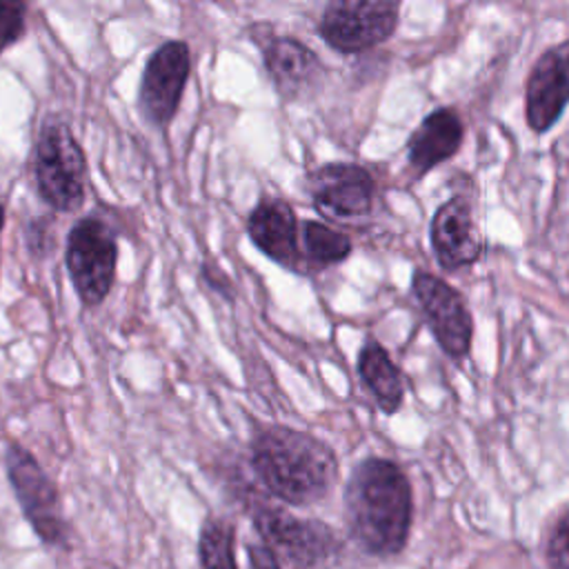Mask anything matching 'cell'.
<instances>
[{
	"mask_svg": "<svg viewBox=\"0 0 569 569\" xmlns=\"http://www.w3.org/2000/svg\"><path fill=\"white\" fill-rule=\"evenodd\" d=\"M569 104V38L545 49L525 87V116L536 133L549 131Z\"/></svg>",
	"mask_w": 569,
	"mask_h": 569,
	"instance_id": "30bf717a",
	"label": "cell"
},
{
	"mask_svg": "<svg viewBox=\"0 0 569 569\" xmlns=\"http://www.w3.org/2000/svg\"><path fill=\"white\" fill-rule=\"evenodd\" d=\"M4 465L22 513L31 522L33 531L47 545H62L67 527L60 513L58 491L38 460L22 445L11 442L4 451Z\"/></svg>",
	"mask_w": 569,
	"mask_h": 569,
	"instance_id": "52a82bcc",
	"label": "cell"
},
{
	"mask_svg": "<svg viewBox=\"0 0 569 569\" xmlns=\"http://www.w3.org/2000/svg\"><path fill=\"white\" fill-rule=\"evenodd\" d=\"M202 278L207 280V284L211 287V289H216L218 293H222V296H231V280L222 273V269H218L216 264H209V262H204L202 264Z\"/></svg>",
	"mask_w": 569,
	"mask_h": 569,
	"instance_id": "44dd1931",
	"label": "cell"
},
{
	"mask_svg": "<svg viewBox=\"0 0 569 569\" xmlns=\"http://www.w3.org/2000/svg\"><path fill=\"white\" fill-rule=\"evenodd\" d=\"M64 262L71 284L84 307H98L113 287L118 242L98 216L80 218L67 236Z\"/></svg>",
	"mask_w": 569,
	"mask_h": 569,
	"instance_id": "5b68a950",
	"label": "cell"
},
{
	"mask_svg": "<svg viewBox=\"0 0 569 569\" xmlns=\"http://www.w3.org/2000/svg\"><path fill=\"white\" fill-rule=\"evenodd\" d=\"M300 240H302V260L309 269H322L342 262L351 253L349 236L327 227L318 220L300 222Z\"/></svg>",
	"mask_w": 569,
	"mask_h": 569,
	"instance_id": "e0dca14e",
	"label": "cell"
},
{
	"mask_svg": "<svg viewBox=\"0 0 569 569\" xmlns=\"http://www.w3.org/2000/svg\"><path fill=\"white\" fill-rule=\"evenodd\" d=\"M4 218H7V213H4V207L0 204V233H2V227H4Z\"/></svg>",
	"mask_w": 569,
	"mask_h": 569,
	"instance_id": "603a6c76",
	"label": "cell"
},
{
	"mask_svg": "<svg viewBox=\"0 0 569 569\" xmlns=\"http://www.w3.org/2000/svg\"><path fill=\"white\" fill-rule=\"evenodd\" d=\"M542 553L547 569H569V509L549 525Z\"/></svg>",
	"mask_w": 569,
	"mask_h": 569,
	"instance_id": "d6986e66",
	"label": "cell"
},
{
	"mask_svg": "<svg viewBox=\"0 0 569 569\" xmlns=\"http://www.w3.org/2000/svg\"><path fill=\"white\" fill-rule=\"evenodd\" d=\"M462 136L465 129L456 109L440 107L431 111L407 140V156L413 173L425 176L429 169L451 158L460 149Z\"/></svg>",
	"mask_w": 569,
	"mask_h": 569,
	"instance_id": "9a60e30c",
	"label": "cell"
},
{
	"mask_svg": "<svg viewBox=\"0 0 569 569\" xmlns=\"http://www.w3.org/2000/svg\"><path fill=\"white\" fill-rule=\"evenodd\" d=\"M398 2L340 0L329 2L318 22L322 40L340 53H360L385 40L398 27Z\"/></svg>",
	"mask_w": 569,
	"mask_h": 569,
	"instance_id": "8992f818",
	"label": "cell"
},
{
	"mask_svg": "<svg viewBox=\"0 0 569 569\" xmlns=\"http://www.w3.org/2000/svg\"><path fill=\"white\" fill-rule=\"evenodd\" d=\"M316 209L331 218H358L371 211L376 182L360 164L329 162L307 176Z\"/></svg>",
	"mask_w": 569,
	"mask_h": 569,
	"instance_id": "8fae6325",
	"label": "cell"
},
{
	"mask_svg": "<svg viewBox=\"0 0 569 569\" xmlns=\"http://www.w3.org/2000/svg\"><path fill=\"white\" fill-rule=\"evenodd\" d=\"M87 158L71 127L58 116L44 118L33 151L36 189L44 204L73 213L87 198Z\"/></svg>",
	"mask_w": 569,
	"mask_h": 569,
	"instance_id": "3957f363",
	"label": "cell"
},
{
	"mask_svg": "<svg viewBox=\"0 0 569 569\" xmlns=\"http://www.w3.org/2000/svg\"><path fill=\"white\" fill-rule=\"evenodd\" d=\"M413 520V493L405 471L387 458L360 460L345 487V522L351 540L369 556L389 558L405 549Z\"/></svg>",
	"mask_w": 569,
	"mask_h": 569,
	"instance_id": "6da1fadb",
	"label": "cell"
},
{
	"mask_svg": "<svg viewBox=\"0 0 569 569\" xmlns=\"http://www.w3.org/2000/svg\"><path fill=\"white\" fill-rule=\"evenodd\" d=\"M247 233L251 242L273 262L284 269L302 271V249L298 247V218L287 200L267 196L247 218Z\"/></svg>",
	"mask_w": 569,
	"mask_h": 569,
	"instance_id": "4fadbf2b",
	"label": "cell"
},
{
	"mask_svg": "<svg viewBox=\"0 0 569 569\" xmlns=\"http://www.w3.org/2000/svg\"><path fill=\"white\" fill-rule=\"evenodd\" d=\"M189 73L191 51L182 40H167L147 58L138 89V107L153 127L164 129L173 120Z\"/></svg>",
	"mask_w": 569,
	"mask_h": 569,
	"instance_id": "ba28073f",
	"label": "cell"
},
{
	"mask_svg": "<svg viewBox=\"0 0 569 569\" xmlns=\"http://www.w3.org/2000/svg\"><path fill=\"white\" fill-rule=\"evenodd\" d=\"M431 247L445 271L473 264L485 249V238L473 220L467 198L453 196L442 202L431 218Z\"/></svg>",
	"mask_w": 569,
	"mask_h": 569,
	"instance_id": "7c38bea8",
	"label": "cell"
},
{
	"mask_svg": "<svg viewBox=\"0 0 569 569\" xmlns=\"http://www.w3.org/2000/svg\"><path fill=\"white\" fill-rule=\"evenodd\" d=\"M27 29V4L0 0V53L16 44Z\"/></svg>",
	"mask_w": 569,
	"mask_h": 569,
	"instance_id": "ffe728a7",
	"label": "cell"
},
{
	"mask_svg": "<svg viewBox=\"0 0 569 569\" xmlns=\"http://www.w3.org/2000/svg\"><path fill=\"white\" fill-rule=\"evenodd\" d=\"M198 556L202 569H238L233 525L224 518H207L198 538Z\"/></svg>",
	"mask_w": 569,
	"mask_h": 569,
	"instance_id": "ac0fdd59",
	"label": "cell"
},
{
	"mask_svg": "<svg viewBox=\"0 0 569 569\" xmlns=\"http://www.w3.org/2000/svg\"><path fill=\"white\" fill-rule=\"evenodd\" d=\"M358 371L378 407L385 413H396L402 405V378L387 349L376 340H369L358 356Z\"/></svg>",
	"mask_w": 569,
	"mask_h": 569,
	"instance_id": "2e32d148",
	"label": "cell"
},
{
	"mask_svg": "<svg viewBox=\"0 0 569 569\" xmlns=\"http://www.w3.org/2000/svg\"><path fill=\"white\" fill-rule=\"evenodd\" d=\"M411 291L440 349L453 360L467 358L473 336V320L462 296L442 278L427 271H416L411 276Z\"/></svg>",
	"mask_w": 569,
	"mask_h": 569,
	"instance_id": "9c48e42d",
	"label": "cell"
},
{
	"mask_svg": "<svg viewBox=\"0 0 569 569\" xmlns=\"http://www.w3.org/2000/svg\"><path fill=\"white\" fill-rule=\"evenodd\" d=\"M249 565L251 569H280V565L262 542L249 547Z\"/></svg>",
	"mask_w": 569,
	"mask_h": 569,
	"instance_id": "7402d4cb",
	"label": "cell"
},
{
	"mask_svg": "<svg viewBox=\"0 0 569 569\" xmlns=\"http://www.w3.org/2000/svg\"><path fill=\"white\" fill-rule=\"evenodd\" d=\"M251 467L269 493L293 507L322 500L340 473L327 442L291 427L260 429L251 440Z\"/></svg>",
	"mask_w": 569,
	"mask_h": 569,
	"instance_id": "7a4b0ae2",
	"label": "cell"
},
{
	"mask_svg": "<svg viewBox=\"0 0 569 569\" xmlns=\"http://www.w3.org/2000/svg\"><path fill=\"white\" fill-rule=\"evenodd\" d=\"M253 527L280 569H333L342 558V538L320 520L258 505Z\"/></svg>",
	"mask_w": 569,
	"mask_h": 569,
	"instance_id": "277c9868",
	"label": "cell"
},
{
	"mask_svg": "<svg viewBox=\"0 0 569 569\" xmlns=\"http://www.w3.org/2000/svg\"><path fill=\"white\" fill-rule=\"evenodd\" d=\"M262 60L278 93L287 100L311 96L325 78L320 58L296 38L276 36L262 44Z\"/></svg>",
	"mask_w": 569,
	"mask_h": 569,
	"instance_id": "5bb4252c",
	"label": "cell"
}]
</instances>
